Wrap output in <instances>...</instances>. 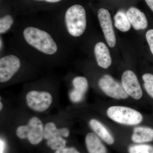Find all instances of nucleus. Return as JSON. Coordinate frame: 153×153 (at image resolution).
<instances>
[{
    "label": "nucleus",
    "instance_id": "nucleus-1",
    "mask_svg": "<svg viewBox=\"0 0 153 153\" xmlns=\"http://www.w3.org/2000/svg\"><path fill=\"white\" fill-rule=\"evenodd\" d=\"M24 38L28 44L40 52L53 55L57 52V44L52 36L44 30L34 27L26 28L23 32Z\"/></svg>",
    "mask_w": 153,
    "mask_h": 153
},
{
    "label": "nucleus",
    "instance_id": "nucleus-2",
    "mask_svg": "<svg viewBox=\"0 0 153 153\" xmlns=\"http://www.w3.org/2000/svg\"><path fill=\"white\" fill-rule=\"evenodd\" d=\"M65 20L67 30L71 36L79 37L85 32L86 13L82 6L75 4L69 7L66 11Z\"/></svg>",
    "mask_w": 153,
    "mask_h": 153
},
{
    "label": "nucleus",
    "instance_id": "nucleus-3",
    "mask_svg": "<svg viewBox=\"0 0 153 153\" xmlns=\"http://www.w3.org/2000/svg\"><path fill=\"white\" fill-rule=\"evenodd\" d=\"M44 126L39 118L33 117L26 125L19 126L16 129V134L21 139H27L30 143L37 145L44 138Z\"/></svg>",
    "mask_w": 153,
    "mask_h": 153
},
{
    "label": "nucleus",
    "instance_id": "nucleus-4",
    "mask_svg": "<svg viewBox=\"0 0 153 153\" xmlns=\"http://www.w3.org/2000/svg\"><path fill=\"white\" fill-rule=\"evenodd\" d=\"M108 116L117 123L136 125L142 121V115L135 110L122 106H113L107 111Z\"/></svg>",
    "mask_w": 153,
    "mask_h": 153
},
{
    "label": "nucleus",
    "instance_id": "nucleus-5",
    "mask_svg": "<svg viewBox=\"0 0 153 153\" xmlns=\"http://www.w3.org/2000/svg\"><path fill=\"white\" fill-rule=\"evenodd\" d=\"M26 104L32 110L44 112L50 107L52 103V94L46 91L32 90L26 95Z\"/></svg>",
    "mask_w": 153,
    "mask_h": 153
},
{
    "label": "nucleus",
    "instance_id": "nucleus-6",
    "mask_svg": "<svg viewBox=\"0 0 153 153\" xmlns=\"http://www.w3.org/2000/svg\"><path fill=\"white\" fill-rule=\"evenodd\" d=\"M98 84L100 89L110 97L116 99H125L128 97L122 85L108 74L102 76Z\"/></svg>",
    "mask_w": 153,
    "mask_h": 153
},
{
    "label": "nucleus",
    "instance_id": "nucleus-7",
    "mask_svg": "<svg viewBox=\"0 0 153 153\" xmlns=\"http://www.w3.org/2000/svg\"><path fill=\"white\" fill-rule=\"evenodd\" d=\"M21 67V62L17 56L9 55L0 60V82L9 81L18 72Z\"/></svg>",
    "mask_w": 153,
    "mask_h": 153
},
{
    "label": "nucleus",
    "instance_id": "nucleus-8",
    "mask_svg": "<svg viewBox=\"0 0 153 153\" xmlns=\"http://www.w3.org/2000/svg\"><path fill=\"white\" fill-rule=\"evenodd\" d=\"M122 85L128 95L136 100H139L143 96V91L137 77L134 72L127 70L122 76Z\"/></svg>",
    "mask_w": 153,
    "mask_h": 153
},
{
    "label": "nucleus",
    "instance_id": "nucleus-9",
    "mask_svg": "<svg viewBox=\"0 0 153 153\" xmlns=\"http://www.w3.org/2000/svg\"><path fill=\"white\" fill-rule=\"evenodd\" d=\"M97 16L107 43L113 48L115 46L116 39L110 14L106 9L101 8L99 10Z\"/></svg>",
    "mask_w": 153,
    "mask_h": 153
},
{
    "label": "nucleus",
    "instance_id": "nucleus-10",
    "mask_svg": "<svg viewBox=\"0 0 153 153\" xmlns=\"http://www.w3.org/2000/svg\"><path fill=\"white\" fill-rule=\"evenodd\" d=\"M74 86L69 94L71 101L74 102H79L83 99L84 96L88 88V82L84 76H76L72 81Z\"/></svg>",
    "mask_w": 153,
    "mask_h": 153
},
{
    "label": "nucleus",
    "instance_id": "nucleus-11",
    "mask_svg": "<svg viewBox=\"0 0 153 153\" xmlns=\"http://www.w3.org/2000/svg\"><path fill=\"white\" fill-rule=\"evenodd\" d=\"M126 14L131 25L135 30H144L147 27L146 17L144 13L139 9L131 7L128 9Z\"/></svg>",
    "mask_w": 153,
    "mask_h": 153
},
{
    "label": "nucleus",
    "instance_id": "nucleus-12",
    "mask_svg": "<svg viewBox=\"0 0 153 153\" xmlns=\"http://www.w3.org/2000/svg\"><path fill=\"white\" fill-rule=\"evenodd\" d=\"M94 54L99 66L107 68L111 65L112 60L109 49L104 43L99 42L96 44Z\"/></svg>",
    "mask_w": 153,
    "mask_h": 153
},
{
    "label": "nucleus",
    "instance_id": "nucleus-13",
    "mask_svg": "<svg viewBox=\"0 0 153 153\" xmlns=\"http://www.w3.org/2000/svg\"><path fill=\"white\" fill-rule=\"evenodd\" d=\"M85 144L89 153H107L106 148L97 135L88 133L85 139Z\"/></svg>",
    "mask_w": 153,
    "mask_h": 153
},
{
    "label": "nucleus",
    "instance_id": "nucleus-14",
    "mask_svg": "<svg viewBox=\"0 0 153 153\" xmlns=\"http://www.w3.org/2000/svg\"><path fill=\"white\" fill-rule=\"evenodd\" d=\"M89 125L96 134L106 143L109 145H112L114 143V138L112 135L101 123L93 119L89 121Z\"/></svg>",
    "mask_w": 153,
    "mask_h": 153
},
{
    "label": "nucleus",
    "instance_id": "nucleus-15",
    "mask_svg": "<svg viewBox=\"0 0 153 153\" xmlns=\"http://www.w3.org/2000/svg\"><path fill=\"white\" fill-rule=\"evenodd\" d=\"M132 140L136 143L150 142L153 140V129L146 127H138L134 130Z\"/></svg>",
    "mask_w": 153,
    "mask_h": 153
},
{
    "label": "nucleus",
    "instance_id": "nucleus-16",
    "mask_svg": "<svg viewBox=\"0 0 153 153\" xmlns=\"http://www.w3.org/2000/svg\"><path fill=\"white\" fill-rule=\"evenodd\" d=\"M70 134V131L66 127L58 128L54 122H49L44 126V139L47 140L53 137H67Z\"/></svg>",
    "mask_w": 153,
    "mask_h": 153
},
{
    "label": "nucleus",
    "instance_id": "nucleus-17",
    "mask_svg": "<svg viewBox=\"0 0 153 153\" xmlns=\"http://www.w3.org/2000/svg\"><path fill=\"white\" fill-rule=\"evenodd\" d=\"M114 25L118 30L122 32L128 31L131 28V24L126 14L122 11H119L116 14L114 17Z\"/></svg>",
    "mask_w": 153,
    "mask_h": 153
},
{
    "label": "nucleus",
    "instance_id": "nucleus-18",
    "mask_svg": "<svg viewBox=\"0 0 153 153\" xmlns=\"http://www.w3.org/2000/svg\"><path fill=\"white\" fill-rule=\"evenodd\" d=\"M47 140V146L53 150H58L66 146V142L63 137H53Z\"/></svg>",
    "mask_w": 153,
    "mask_h": 153
},
{
    "label": "nucleus",
    "instance_id": "nucleus-19",
    "mask_svg": "<svg viewBox=\"0 0 153 153\" xmlns=\"http://www.w3.org/2000/svg\"><path fill=\"white\" fill-rule=\"evenodd\" d=\"M129 153H153V146L147 144L132 145L128 149Z\"/></svg>",
    "mask_w": 153,
    "mask_h": 153
},
{
    "label": "nucleus",
    "instance_id": "nucleus-20",
    "mask_svg": "<svg viewBox=\"0 0 153 153\" xmlns=\"http://www.w3.org/2000/svg\"><path fill=\"white\" fill-rule=\"evenodd\" d=\"M13 23V18L10 15H6L0 19V33H5L8 31Z\"/></svg>",
    "mask_w": 153,
    "mask_h": 153
},
{
    "label": "nucleus",
    "instance_id": "nucleus-21",
    "mask_svg": "<svg viewBox=\"0 0 153 153\" xmlns=\"http://www.w3.org/2000/svg\"><path fill=\"white\" fill-rule=\"evenodd\" d=\"M143 79L144 82V87L147 92L153 98V75L146 74L143 76Z\"/></svg>",
    "mask_w": 153,
    "mask_h": 153
},
{
    "label": "nucleus",
    "instance_id": "nucleus-22",
    "mask_svg": "<svg viewBox=\"0 0 153 153\" xmlns=\"http://www.w3.org/2000/svg\"><path fill=\"white\" fill-rule=\"evenodd\" d=\"M146 36L151 52L153 55V30H150L147 31L146 33Z\"/></svg>",
    "mask_w": 153,
    "mask_h": 153
},
{
    "label": "nucleus",
    "instance_id": "nucleus-23",
    "mask_svg": "<svg viewBox=\"0 0 153 153\" xmlns=\"http://www.w3.org/2000/svg\"><path fill=\"white\" fill-rule=\"evenodd\" d=\"M55 153H80L74 148H64L58 150Z\"/></svg>",
    "mask_w": 153,
    "mask_h": 153
},
{
    "label": "nucleus",
    "instance_id": "nucleus-24",
    "mask_svg": "<svg viewBox=\"0 0 153 153\" xmlns=\"http://www.w3.org/2000/svg\"><path fill=\"white\" fill-rule=\"evenodd\" d=\"M0 149H1V151H0V153H4V152L5 149V143L4 141V140L1 139V141H0Z\"/></svg>",
    "mask_w": 153,
    "mask_h": 153
},
{
    "label": "nucleus",
    "instance_id": "nucleus-25",
    "mask_svg": "<svg viewBox=\"0 0 153 153\" xmlns=\"http://www.w3.org/2000/svg\"><path fill=\"white\" fill-rule=\"evenodd\" d=\"M149 7L153 12V0H145Z\"/></svg>",
    "mask_w": 153,
    "mask_h": 153
},
{
    "label": "nucleus",
    "instance_id": "nucleus-26",
    "mask_svg": "<svg viewBox=\"0 0 153 153\" xmlns=\"http://www.w3.org/2000/svg\"><path fill=\"white\" fill-rule=\"evenodd\" d=\"M38 1H45L50 3H56L60 1L61 0H38Z\"/></svg>",
    "mask_w": 153,
    "mask_h": 153
},
{
    "label": "nucleus",
    "instance_id": "nucleus-27",
    "mask_svg": "<svg viewBox=\"0 0 153 153\" xmlns=\"http://www.w3.org/2000/svg\"><path fill=\"white\" fill-rule=\"evenodd\" d=\"M3 108V104L2 102L1 101L0 102V110L1 111L2 110Z\"/></svg>",
    "mask_w": 153,
    "mask_h": 153
}]
</instances>
